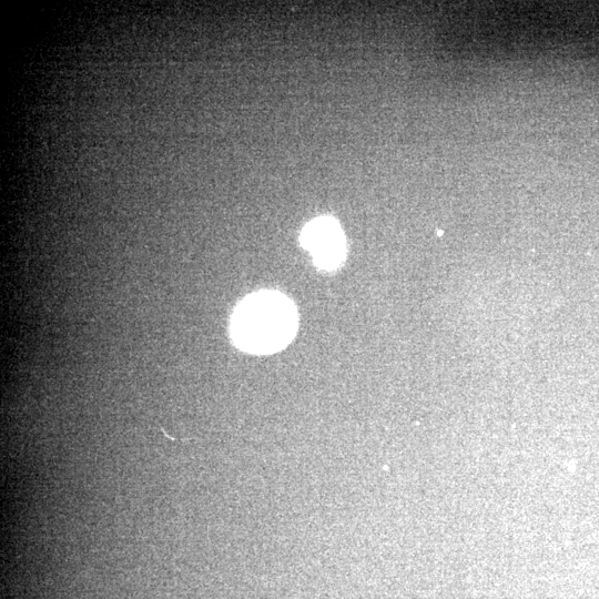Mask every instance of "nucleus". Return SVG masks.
Masks as SVG:
<instances>
[{
    "mask_svg": "<svg viewBox=\"0 0 599 599\" xmlns=\"http://www.w3.org/2000/svg\"><path fill=\"white\" fill-rule=\"evenodd\" d=\"M302 242L323 268H333L343 258L342 232L333 220L318 219L309 223L302 233Z\"/></svg>",
    "mask_w": 599,
    "mask_h": 599,
    "instance_id": "2",
    "label": "nucleus"
},
{
    "mask_svg": "<svg viewBox=\"0 0 599 599\" xmlns=\"http://www.w3.org/2000/svg\"><path fill=\"white\" fill-rule=\"evenodd\" d=\"M296 324V311L287 297L261 292L237 306L232 317V335L243 349L272 353L291 341Z\"/></svg>",
    "mask_w": 599,
    "mask_h": 599,
    "instance_id": "1",
    "label": "nucleus"
}]
</instances>
